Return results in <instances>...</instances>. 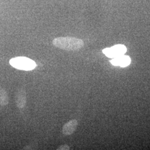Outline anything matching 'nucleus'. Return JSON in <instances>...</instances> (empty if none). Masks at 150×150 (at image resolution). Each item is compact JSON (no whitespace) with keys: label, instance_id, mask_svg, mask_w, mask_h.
<instances>
[{"label":"nucleus","instance_id":"1","mask_svg":"<svg viewBox=\"0 0 150 150\" xmlns=\"http://www.w3.org/2000/svg\"><path fill=\"white\" fill-rule=\"evenodd\" d=\"M52 44L57 48L66 51H77L82 48L84 42L82 40L72 37H59L54 38Z\"/></svg>","mask_w":150,"mask_h":150},{"label":"nucleus","instance_id":"2","mask_svg":"<svg viewBox=\"0 0 150 150\" xmlns=\"http://www.w3.org/2000/svg\"><path fill=\"white\" fill-rule=\"evenodd\" d=\"M10 64L18 70L31 71L36 67V62L26 57H17L10 59Z\"/></svg>","mask_w":150,"mask_h":150},{"label":"nucleus","instance_id":"3","mask_svg":"<svg viewBox=\"0 0 150 150\" xmlns=\"http://www.w3.org/2000/svg\"><path fill=\"white\" fill-rule=\"evenodd\" d=\"M127 51L126 47L123 45H116L111 47L106 48L102 50V52L109 58H115L123 55Z\"/></svg>","mask_w":150,"mask_h":150},{"label":"nucleus","instance_id":"4","mask_svg":"<svg viewBox=\"0 0 150 150\" xmlns=\"http://www.w3.org/2000/svg\"><path fill=\"white\" fill-rule=\"evenodd\" d=\"M78 126V122L76 120H71L65 123L62 127V134L65 136H70L75 132Z\"/></svg>","mask_w":150,"mask_h":150},{"label":"nucleus","instance_id":"5","mask_svg":"<svg viewBox=\"0 0 150 150\" xmlns=\"http://www.w3.org/2000/svg\"><path fill=\"white\" fill-rule=\"evenodd\" d=\"M131 59L129 56L122 55L115 58H113L110 61V62L113 66H120L122 67H125L128 66L131 63Z\"/></svg>","mask_w":150,"mask_h":150},{"label":"nucleus","instance_id":"6","mask_svg":"<svg viewBox=\"0 0 150 150\" xmlns=\"http://www.w3.org/2000/svg\"><path fill=\"white\" fill-rule=\"evenodd\" d=\"M16 105L20 109H22L26 106V91L21 89L17 91L16 96Z\"/></svg>","mask_w":150,"mask_h":150},{"label":"nucleus","instance_id":"7","mask_svg":"<svg viewBox=\"0 0 150 150\" xmlns=\"http://www.w3.org/2000/svg\"><path fill=\"white\" fill-rule=\"evenodd\" d=\"M9 102V98L7 92L5 89L0 88V105L5 106L8 105Z\"/></svg>","mask_w":150,"mask_h":150},{"label":"nucleus","instance_id":"8","mask_svg":"<svg viewBox=\"0 0 150 150\" xmlns=\"http://www.w3.org/2000/svg\"><path fill=\"white\" fill-rule=\"evenodd\" d=\"M57 150H70V147L66 144L61 145L57 149Z\"/></svg>","mask_w":150,"mask_h":150}]
</instances>
